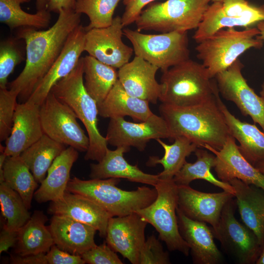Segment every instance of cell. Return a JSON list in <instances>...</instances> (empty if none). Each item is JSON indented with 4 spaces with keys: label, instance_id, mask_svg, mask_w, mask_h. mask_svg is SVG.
<instances>
[{
    "label": "cell",
    "instance_id": "1",
    "mask_svg": "<svg viewBox=\"0 0 264 264\" xmlns=\"http://www.w3.org/2000/svg\"><path fill=\"white\" fill-rule=\"evenodd\" d=\"M58 14L48 29L24 27L17 31L16 38L25 44L26 63L9 89L26 101L59 57L69 35L81 24V14L74 9H62Z\"/></svg>",
    "mask_w": 264,
    "mask_h": 264
},
{
    "label": "cell",
    "instance_id": "2",
    "mask_svg": "<svg viewBox=\"0 0 264 264\" xmlns=\"http://www.w3.org/2000/svg\"><path fill=\"white\" fill-rule=\"evenodd\" d=\"M215 96L202 103L176 107L161 103L158 108L170 133V139L183 136L198 148L207 145L220 150L230 135Z\"/></svg>",
    "mask_w": 264,
    "mask_h": 264
},
{
    "label": "cell",
    "instance_id": "3",
    "mask_svg": "<svg viewBox=\"0 0 264 264\" xmlns=\"http://www.w3.org/2000/svg\"><path fill=\"white\" fill-rule=\"evenodd\" d=\"M50 92L68 106L84 125L89 140L85 159L101 161L108 150V144L106 137L98 130L97 102L84 86L83 57L68 75L53 87Z\"/></svg>",
    "mask_w": 264,
    "mask_h": 264
},
{
    "label": "cell",
    "instance_id": "4",
    "mask_svg": "<svg viewBox=\"0 0 264 264\" xmlns=\"http://www.w3.org/2000/svg\"><path fill=\"white\" fill-rule=\"evenodd\" d=\"M161 103L188 107L204 102L218 90L217 82L211 78L201 64L189 59L162 72L160 79Z\"/></svg>",
    "mask_w": 264,
    "mask_h": 264
},
{
    "label": "cell",
    "instance_id": "5",
    "mask_svg": "<svg viewBox=\"0 0 264 264\" xmlns=\"http://www.w3.org/2000/svg\"><path fill=\"white\" fill-rule=\"evenodd\" d=\"M120 178L82 180L70 179L66 191L83 196L93 201L112 217H121L136 212L153 203L157 192L154 187H138L133 191L123 190L116 186Z\"/></svg>",
    "mask_w": 264,
    "mask_h": 264
},
{
    "label": "cell",
    "instance_id": "6",
    "mask_svg": "<svg viewBox=\"0 0 264 264\" xmlns=\"http://www.w3.org/2000/svg\"><path fill=\"white\" fill-rule=\"evenodd\" d=\"M257 27L237 30L224 28L202 40L196 46L197 57L206 68L211 78L229 67L247 50L261 48L264 42L258 39Z\"/></svg>",
    "mask_w": 264,
    "mask_h": 264
},
{
    "label": "cell",
    "instance_id": "7",
    "mask_svg": "<svg viewBox=\"0 0 264 264\" xmlns=\"http://www.w3.org/2000/svg\"><path fill=\"white\" fill-rule=\"evenodd\" d=\"M210 1L211 0H166L153 3L142 11L135 23L139 31L168 33L197 29Z\"/></svg>",
    "mask_w": 264,
    "mask_h": 264
},
{
    "label": "cell",
    "instance_id": "8",
    "mask_svg": "<svg viewBox=\"0 0 264 264\" xmlns=\"http://www.w3.org/2000/svg\"><path fill=\"white\" fill-rule=\"evenodd\" d=\"M154 187L157 192L155 200L136 213L155 229L159 239L165 243L169 250L177 251L188 256L189 245L178 229L177 185L173 179H159Z\"/></svg>",
    "mask_w": 264,
    "mask_h": 264
},
{
    "label": "cell",
    "instance_id": "9",
    "mask_svg": "<svg viewBox=\"0 0 264 264\" xmlns=\"http://www.w3.org/2000/svg\"><path fill=\"white\" fill-rule=\"evenodd\" d=\"M123 35L131 43L135 56L162 72L190 59L188 31L149 34L125 28Z\"/></svg>",
    "mask_w": 264,
    "mask_h": 264
},
{
    "label": "cell",
    "instance_id": "10",
    "mask_svg": "<svg viewBox=\"0 0 264 264\" xmlns=\"http://www.w3.org/2000/svg\"><path fill=\"white\" fill-rule=\"evenodd\" d=\"M40 115L44 134L77 151L87 152L89 138L78 122L76 115L51 92L40 106Z\"/></svg>",
    "mask_w": 264,
    "mask_h": 264
},
{
    "label": "cell",
    "instance_id": "11",
    "mask_svg": "<svg viewBox=\"0 0 264 264\" xmlns=\"http://www.w3.org/2000/svg\"><path fill=\"white\" fill-rule=\"evenodd\" d=\"M236 203L232 198L223 207L214 237L238 263L256 264L262 247L253 232L235 218Z\"/></svg>",
    "mask_w": 264,
    "mask_h": 264
},
{
    "label": "cell",
    "instance_id": "12",
    "mask_svg": "<svg viewBox=\"0 0 264 264\" xmlns=\"http://www.w3.org/2000/svg\"><path fill=\"white\" fill-rule=\"evenodd\" d=\"M239 59L215 77L220 94L233 102L244 116H249L264 132V98L258 95L243 77Z\"/></svg>",
    "mask_w": 264,
    "mask_h": 264
},
{
    "label": "cell",
    "instance_id": "13",
    "mask_svg": "<svg viewBox=\"0 0 264 264\" xmlns=\"http://www.w3.org/2000/svg\"><path fill=\"white\" fill-rule=\"evenodd\" d=\"M106 138L110 145L133 147L142 152L151 140L170 139V133L165 120L153 113L146 120L139 122H129L123 117L110 118Z\"/></svg>",
    "mask_w": 264,
    "mask_h": 264
},
{
    "label": "cell",
    "instance_id": "14",
    "mask_svg": "<svg viewBox=\"0 0 264 264\" xmlns=\"http://www.w3.org/2000/svg\"><path fill=\"white\" fill-rule=\"evenodd\" d=\"M123 25L117 16L109 26L86 31L84 50L100 62L115 68L128 63L134 52L133 48L122 41Z\"/></svg>",
    "mask_w": 264,
    "mask_h": 264
},
{
    "label": "cell",
    "instance_id": "15",
    "mask_svg": "<svg viewBox=\"0 0 264 264\" xmlns=\"http://www.w3.org/2000/svg\"><path fill=\"white\" fill-rule=\"evenodd\" d=\"M148 223L136 212L109 220L105 237L107 244L132 264H139Z\"/></svg>",
    "mask_w": 264,
    "mask_h": 264
},
{
    "label": "cell",
    "instance_id": "16",
    "mask_svg": "<svg viewBox=\"0 0 264 264\" xmlns=\"http://www.w3.org/2000/svg\"><path fill=\"white\" fill-rule=\"evenodd\" d=\"M86 32L80 24L70 33L59 57L26 101L40 106L53 87L72 71L85 51Z\"/></svg>",
    "mask_w": 264,
    "mask_h": 264
},
{
    "label": "cell",
    "instance_id": "17",
    "mask_svg": "<svg viewBox=\"0 0 264 264\" xmlns=\"http://www.w3.org/2000/svg\"><path fill=\"white\" fill-rule=\"evenodd\" d=\"M202 148L215 154L213 168L220 180L228 183L237 178L264 191V175L242 155L231 135L219 150L207 145Z\"/></svg>",
    "mask_w": 264,
    "mask_h": 264
},
{
    "label": "cell",
    "instance_id": "18",
    "mask_svg": "<svg viewBox=\"0 0 264 264\" xmlns=\"http://www.w3.org/2000/svg\"><path fill=\"white\" fill-rule=\"evenodd\" d=\"M178 208L190 219L208 223L217 232L222 209L235 196L224 191L205 193L189 185H177Z\"/></svg>",
    "mask_w": 264,
    "mask_h": 264
},
{
    "label": "cell",
    "instance_id": "19",
    "mask_svg": "<svg viewBox=\"0 0 264 264\" xmlns=\"http://www.w3.org/2000/svg\"><path fill=\"white\" fill-rule=\"evenodd\" d=\"M44 134L40 106L27 101L17 104L12 130L1 152L7 156H19Z\"/></svg>",
    "mask_w": 264,
    "mask_h": 264
},
{
    "label": "cell",
    "instance_id": "20",
    "mask_svg": "<svg viewBox=\"0 0 264 264\" xmlns=\"http://www.w3.org/2000/svg\"><path fill=\"white\" fill-rule=\"evenodd\" d=\"M179 233L189 245L193 263L196 264H219L223 256L214 242L212 228L205 222L187 217L176 209Z\"/></svg>",
    "mask_w": 264,
    "mask_h": 264
},
{
    "label": "cell",
    "instance_id": "21",
    "mask_svg": "<svg viewBox=\"0 0 264 264\" xmlns=\"http://www.w3.org/2000/svg\"><path fill=\"white\" fill-rule=\"evenodd\" d=\"M158 69L143 58L135 56L118 69V80L131 95L156 104L161 93V85L155 78Z\"/></svg>",
    "mask_w": 264,
    "mask_h": 264
},
{
    "label": "cell",
    "instance_id": "22",
    "mask_svg": "<svg viewBox=\"0 0 264 264\" xmlns=\"http://www.w3.org/2000/svg\"><path fill=\"white\" fill-rule=\"evenodd\" d=\"M48 212L70 218L94 227L105 238L109 220L112 217L102 207L83 196L66 191L62 198L51 201Z\"/></svg>",
    "mask_w": 264,
    "mask_h": 264
},
{
    "label": "cell",
    "instance_id": "23",
    "mask_svg": "<svg viewBox=\"0 0 264 264\" xmlns=\"http://www.w3.org/2000/svg\"><path fill=\"white\" fill-rule=\"evenodd\" d=\"M48 227L54 244L71 254L81 256L96 245L94 235L97 230L68 217L53 215Z\"/></svg>",
    "mask_w": 264,
    "mask_h": 264
},
{
    "label": "cell",
    "instance_id": "24",
    "mask_svg": "<svg viewBox=\"0 0 264 264\" xmlns=\"http://www.w3.org/2000/svg\"><path fill=\"white\" fill-rule=\"evenodd\" d=\"M130 150V148L126 147H116L114 150L108 149L101 161L90 164L89 177L91 179L124 178L154 187L159 180L158 175L147 174L137 165L129 163L124 154Z\"/></svg>",
    "mask_w": 264,
    "mask_h": 264
},
{
    "label": "cell",
    "instance_id": "25",
    "mask_svg": "<svg viewBox=\"0 0 264 264\" xmlns=\"http://www.w3.org/2000/svg\"><path fill=\"white\" fill-rule=\"evenodd\" d=\"M234 188L236 204L243 223L264 247V191L237 178L229 182Z\"/></svg>",
    "mask_w": 264,
    "mask_h": 264
},
{
    "label": "cell",
    "instance_id": "26",
    "mask_svg": "<svg viewBox=\"0 0 264 264\" xmlns=\"http://www.w3.org/2000/svg\"><path fill=\"white\" fill-rule=\"evenodd\" d=\"M216 97L230 135L239 142V149L242 155L254 166L264 161V132L255 124L242 122L232 114L221 101L219 92Z\"/></svg>",
    "mask_w": 264,
    "mask_h": 264
},
{
    "label": "cell",
    "instance_id": "27",
    "mask_svg": "<svg viewBox=\"0 0 264 264\" xmlns=\"http://www.w3.org/2000/svg\"><path fill=\"white\" fill-rule=\"evenodd\" d=\"M78 155L76 149L68 146L56 158L34 193V198L38 202L54 201L63 197L70 179L71 169Z\"/></svg>",
    "mask_w": 264,
    "mask_h": 264
},
{
    "label": "cell",
    "instance_id": "28",
    "mask_svg": "<svg viewBox=\"0 0 264 264\" xmlns=\"http://www.w3.org/2000/svg\"><path fill=\"white\" fill-rule=\"evenodd\" d=\"M98 109L102 117L129 116L136 122L144 121L154 113L148 101L128 93L118 80L104 100L98 105Z\"/></svg>",
    "mask_w": 264,
    "mask_h": 264
},
{
    "label": "cell",
    "instance_id": "29",
    "mask_svg": "<svg viewBox=\"0 0 264 264\" xmlns=\"http://www.w3.org/2000/svg\"><path fill=\"white\" fill-rule=\"evenodd\" d=\"M47 217L43 212L36 211L28 221L18 231L15 252L24 256L47 253L54 244L48 226Z\"/></svg>",
    "mask_w": 264,
    "mask_h": 264
},
{
    "label": "cell",
    "instance_id": "30",
    "mask_svg": "<svg viewBox=\"0 0 264 264\" xmlns=\"http://www.w3.org/2000/svg\"><path fill=\"white\" fill-rule=\"evenodd\" d=\"M84 83L88 94L100 105L118 80V71L94 57H83Z\"/></svg>",
    "mask_w": 264,
    "mask_h": 264
},
{
    "label": "cell",
    "instance_id": "31",
    "mask_svg": "<svg viewBox=\"0 0 264 264\" xmlns=\"http://www.w3.org/2000/svg\"><path fill=\"white\" fill-rule=\"evenodd\" d=\"M66 148V145L44 134L37 141L25 150L20 156L36 181L41 183L54 160Z\"/></svg>",
    "mask_w": 264,
    "mask_h": 264
},
{
    "label": "cell",
    "instance_id": "32",
    "mask_svg": "<svg viewBox=\"0 0 264 264\" xmlns=\"http://www.w3.org/2000/svg\"><path fill=\"white\" fill-rule=\"evenodd\" d=\"M174 142L168 145L161 139H156L164 150V154L162 158L157 156H150L147 165L154 166L161 164L163 170L158 174L159 179H173L175 175L181 170L186 162V158L198 148L195 143L187 138L179 136L174 138Z\"/></svg>",
    "mask_w": 264,
    "mask_h": 264
},
{
    "label": "cell",
    "instance_id": "33",
    "mask_svg": "<svg viewBox=\"0 0 264 264\" xmlns=\"http://www.w3.org/2000/svg\"><path fill=\"white\" fill-rule=\"evenodd\" d=\"M208 150L198 148L195 152L197 160L194 163L187 161L175 175L173 180L177 185H189L193 180L202 179L235 196V190L229 183L216 178L211 172L215 164V155Z\"/></svg>",
    "mask_w": 264,
    "mask_h": 264
},
{
    "label": "cell",
    "instance_id": "34",
    "mask_svg": "<svg viewBox=\"0 0 264 264\" xmlns=\"http://www.w3.org/2000/svg\"><path fill=\"white\" fill-rule=\"evenodd\" d=\"M223 12L217 16L216 23L220 28L249 27L264 21V4L256 5L247 0H223Z\"/></svg>",
    "mask_w": 264,
    "mask_h": 264
},
{
    "label": "cell",
    "instance_id": "35",
    "mask_svg": "<svg viewBox=\"0 0 264 264\" xmlns=\"http://www.w3.org/2000/svg\"><path fill=\"white\" fill-rule=\"evenodd\" d=\"M2 169L4 182L19 194L29 209L38 183L27 165L20 155L7 156Z\"/></svg>",
    "mask_w": 264,
    "mask_h": 264
},
{
    "label": "cell",
    "instance_id": "36",
    "mask_svg": "<svg viewBox=\"0 0 264 264\" xmlns=\"http://www.w3.org/2000/svg\"><path fill=\"white\" fill-rule=\"evenodd\" d=\"M30 0H0V22L11 30L24 27L37 29L48 27L50 12L47 10L30 14L24 11L21 4Z\"/></svg>",
    "mask_w": 264,
    "mask_h": 264
},
{
    "label": "cell",
    "instance_id": "37",
    "mask_svg": "<svg viewBox=\"0 0 264 264\" xmlns=\"http://www.w3.org/2000/svg\"><path fill=\"white\" fill-rule=\"evenodd\" d=\"M0 205L5 225L10 230L18 231L31 218L21 196L4 181L0 183Z\"/></svg>",
    "mask_w": 264,
    "mask_h": 264
},
{
    "label": "cell",
    "instance_id": "38",
    "mask_svg": "<svg viewBox=\"0 0 264 264\" xmlns=\"http://www.w3.org/2000/svg\"><path fill=\"white\" fill-rule=\"evenodd\" d=\"M121 0H76L75 12L86 14L89 24L86 31L93 28L106 27L112 22L114 10Z\"/></svg>",
    "mask_w": 264,
    "mask_h": 264
},
{
    "label": "cell",
    "instance_id": "39",
    "mask_svg": "<svg viewBox=\"0 0 264 264\" xmlns=\"http://www.w3.org/2000/svg\"><path fill=\"white\" fill-rule=\"evenodd\" d=\"M9 38L0 43V88H7V79L16 66L24 59L17 40Z\"/></svg>",
    "mask_w": 264,
    "mask_h": 264
},
{
    "label": "cell",
    "instance_id": "40",
    "mask_svg": "<svg viewBox=\"0 0 264 264\" xmlns=\"http://www.w3.org/2000/svg\"><path fill=\"white\" fill-rule=\"evenodd\" d=\"M17 94L7 88H0V140H6L13 126L17 105Z\"/></svg>",
    "mask_w": 264,
    "mask_h": 264
},
{
    "label": "cell",
    "instance_id": "41",
    "mask_svg": "<svg viewBox=\"0 0 264 264\" xmlns=\"http://www.w3.org/2000/svg\"><path fill=\"white\" fill-rule=\"evenodd\" d=\"M169 253L165 251L159 239L152 234L145 241L140 252L139 264H170Z\"/></svg>",
    "mask_w": 264,
    "mask_h": 264
},
{
    "label": "cell",
    "instance_id": "42",
    "mask_svg": "<svg viewBox=\"0 0 264 264\" xmlns=\"http://www.w3.org/2000/svg\"><path fill=\"white\" fill-rule=\"evenodd\" d=\"M81 257L85 263L89 264H123L116 252L106 242L91 248Z\"/></svg>",
    "mask_w": 264,
    "mask_h": 264
},
{
    "label": "cell",
    "instance_id": "43",
    "mask_svg": "<svg viewBox=\"0 0 264 264\" xmlns=\"http://www.w3.org/2000/svg\"><path fill=\"white\" fill-rule=\"evenodd\" d=\"M155 0H124L125 11L121 17L124 27L135 22L144 7Z\"/></svg>",
    "mask_w": 264,
    "mask_h": 264
},
{
    "label": "cell",
    "instance_id": "44",
    "mask_svg": "<svg viewBox=\"0 0 264 264\" xmlns=\"http://www.w3.org/2000/svg\"><path fill=\"white\" fill-rule=\"evenodd\" d=\"M48 264H84L81 256L71 254L65 251L55 244L46 253Z\"/></svg>",
    "mask_w": 264,
    "mask_h": 264
},
{
    "label": "cell",
    "instance_id": "45",
    "mask_svg": "<svg viewBox=\"0 0 264 264\" xmlns=\"http://www.w3.org/2000/svg\"><path fill=\"white\" fill-rule=\"evenodd\" d=\"M18 238V231L8 228L5 224L0 234V253L7 251L11 247L15 246Z\"/></svg>",
    "mask_w": 264,
    "mask_h": 264
},
{
    "label": "cell",
    "instance_id": "46",
    "mask_svg": "<svg viewBox=\"0 0 264 264\" xmlns=\"http://www.w3.org/2000/svg\"><path fill=\"white\" fill-rule=\"evenodd\" d=\"M11 263L14 264H48L46 253L24 256L17 255L12 256Z\"/></svg>",
    "mask_w": 264,
    "mask_h": 264
},
{
    "label": "cell",
    "instance_id": "47",
    "mask_svg": "<svg viewBox=\"0 0 264 264\" xmlns=\"http://www.w3.org/2000/svg\"><path fill=\"white\" fill-rule=\"evenodd\" d=\"M76 0H50L47 10L50 12L59 13L62 9L75 10Z\"/></svg>",
    "mask_w": 264,
    "mask_h": 264
},
{
    "label": "cell",
    "instance_id": "48",
    "mask_svg": "<svg viewBox=\"0 0 264 264\" xmlns=\"http://www.w3.org/2000/svg\"><path fill=\"white\" fill-rule=\"evenodd\" d=\"M50 0H36V7L37 11L46 10Z\"/></svg>",
    "mask_w": 264,
    "mask_h": 264
},
{
    "label": "cell",
    "instance_id": "49",
    "mask_svg": "<svg viewBox=\"0 0 264 264\" xmlns=\"http://www.w3.org/2000/svg\"><path fill=\"white\" fill-rule=\"evenodd\" d=\"M256 27L260 31L259 35L256 38L264 42V21L258 22Z\"/></svg>",
    "mask_w": 264,
    "mask_h": 264
},
{
    "label": "cell",
    "instance_id": "50",
    "mask_svg": "<svg viewBox=\"0 0 264 264\" xmlns=\"http://www.w3.org/2000/svg\"><path fill=\"white\" fill-rule=\"evenodd\" d=\"M256 264H264V247L262 249L261 253L257 259Z\"/></svg>",
    "mask_w": 264,
    "mask_h": 264
},
{
    "label": "cell",
    "instance_id": "51",
    "mask_svg": "<svg viewBox=\"0 0 264 264\" xmlns=\"http://www.w3.org/2000/svg\"><path fill=\"white\" fill-rule=\"evenodd\" d=\"M261 173L264 175V161L257 163L254 166Z\"/></svg>",
    "mask_w": 264,
    "mask_h": 264
},
{
    "label": "cell",
    "instance_id": "52",
    "mask_svg": "<svg viewBox=\"0 0 264 264\" xmlns=\"http://www.w3.org/2000/svg\"><path fill=\"white\" fill-rule=\"evenodd\" d=\"M260 95L261 96L264 98V81L261 85V89L260 91Z\"/></svg>",
    "mask_w": 264,
    "mask_h": 264
},
{
    "label": "cell",
    "instance_id": "53",
    "mask_svg": "<svg viewBox=\"0 0 264 264\" xmlns=\"http://www.w3.org/2000/svg\"><path fill=\"white\" fill-rule=\"evenodd\" d=\"M223 0H211L213 2H222Z\"/></svg>",
    "mask_w": 264,
    "mask_h": 264
}]
</instances>
